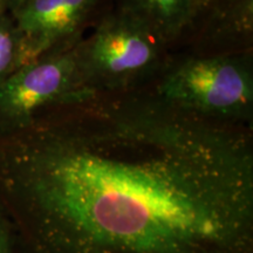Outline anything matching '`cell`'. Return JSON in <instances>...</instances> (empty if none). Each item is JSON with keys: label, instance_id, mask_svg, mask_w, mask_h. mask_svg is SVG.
<instances>
[{"label": "cell", "instance_id": "1", "mask_svg": "<svg viewBox=\"0 0 253 253\" xmlns=\"http://www.w3.org/2000/svg\"><path fill=\"white\" fill-rule=\"evenodd\" d=\"M0 197L24 253H253V126L95 95L0 132Z\"/></svg>", "mask_w": 253, "mask_h": 253}, {"label": "cell", "instance_id": "2", "mask_svg": "<svg viewBox=\"0 0 253 253\" xmlns=\"http://www.w3.org/2000/svg\"><path fill=\"white\" fill-rule=\"evenodd\" d=\"M144 89L198 118L253 126V53L197 55L173 50Z\"/></svg>", "mask_w": 253, "mask_h": 253}, {"label": "cell", "instance_id": "3", "mask_svg": "<svg viewBox=\"0 0 253 253\" xmlns=\"http://www.w3.org/2000/svg\"><path fill=\"white\" fill-rule=\"evenodd\" d=\"M170 52L153 32L110 6L75 46L81 81L91 95L144 89L163 68Z\"/></svg>", "mask_w": 253, "mask_h": 253}, {"label": "cell", "instance_id": "4", "mask_svg": "<svg viewBox=\"0 0 253 253\" xmlns=\"http://www.w3.org/2000/svg\"><path fill=\"white\" fill-rule=\"evenodd\" d=\"M91 96L81 81L75 47L37 59L0 87V132L18 130L49 110Z\"/></svg>", "mask_w": 253, "mask_h": 253}, {"label": "cell", "instance_id": "5", "mask_svg": "<svg viewBox=\"0 0 253 253\" xmlns=\"http://www.w3.org/2000/svg\"><path fill=\"white\" fill-rule=\"evenodd\" d=\"M110 0H15L9 8L20 39V65L74 48Z\"/></svg>", "mask_w": 253, "mask_h": 253}, {"label": "cell", "instance_id": "6", "mask_svg": "<svg viewBox=\"0 0 253 253\" xmlns=\"http://www.w3.org/2000/svg\"><path fill=\"white\" fill-rule=\"evenodd\" d=\"M173 50L197 55L253 53V0H209Z\"/></svg>", "mask_w": 253, "mask_h": 253}, {"label": "cell", "instance_id": "7", "mask_svg": "<svg viewBox=\"0 0 253 253\" xmlns=\"http://www.w3.org/2000/svg\"><path fill=\"white\" fill-rule=\"evenodd\" d=\"M110 7L137 20L172 50L196 15L194 0H110Z\"/></svg>", "mask_w": 253, "mask_h": 253}, {"label": "cell", "instance_id": "8", "mask_svg": "<svg viewBox=\"0 0 253 253\" xmlns=\"http://www.w3.org/2000/svg\"><path fill=\"white\" fill-rule=\"evenodd\" d=\"M20 65V39L8 11H0V87Z\"/></svg>", "mask_w": 253, "mask_h": 253}, {"label": "cell", "instance_id": "9", "mask_svg": "<svg viewBox=\"0 0 253 253\" xmlns=\"http://www.w3.org/2000/svg\"><path fill=\"white\" fill-rule=\"evenodd\" d=\"M0 253H24L14 221L0 197Z\"/></svg>", "mask_w": 253, "mask_h": 253}, {"label": "cell", "instance_id": "10", "mask_svg": "<svg viewBox=\"0 0 253 253\" xmlns=\"http://www.w3.org/2000/svg\"><path fill=\"white\" fill-rule=\"evenodd\" d=\"M209 2V0H194V4H195V8H196V15H197L199 12L203 9L207 4ZM195 15V17H196Z\"/></svg>", "mask_w": 253, "mask_h": 253}, {"label": "cell", "instance_id": "11", "mask_svg": "<svg viewBox=\"0 0 253 253\" xmlns=\"http://www.w3.org/2000/svg\"><path fill=\"white\" fill-rule=\"evenodd\" d=\"M15 0H0V11H9Z\"/></svg>", "mask_w": 253, "mask_h": 253}]
</instances>
